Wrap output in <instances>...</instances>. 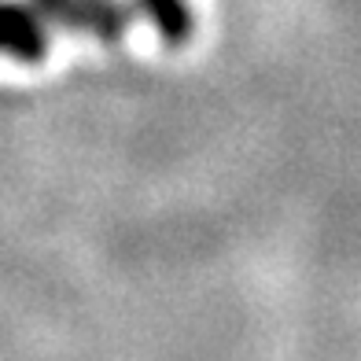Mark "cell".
<instances>
[{
    "label": "cell",
    "instance_id": "7a4b0ae2",
    "mask_svg": "<svg viewBox=\"0 0 361 361\" xmlns=\"http://www.w3.org/2000/svg\"><path fill=\"white\" fill-rule=\"evenodd\" d=\"M144 11H147V19L155 23V30L162 34V41H170V44L188 41L192 15L185 8V0H144Z\"/></svg>",
    "mask_w": 361,
    "mask_h": 361
},
{
    "label": "cell",
    "instance_id": "3957f363",
    "mask_svg": "<svg viewBox=\"0 0 361 361\" xmlns=\"http://www.w3.org/2000/svg\"><path fill=\"white\" fill-rule=\"evenodd\" d=\"M30 4H34L41 15H52V19H59V15L67 11V4H71V0H30Z\"/></svg>",
    "mask_w": 361,
    "mask_h": 361
},
{
    "label": "cell",
    "instance_id": "6da1fadb",
    "mask_svg": "<svg viewBox=\"0 0 361 361\" xmlns=\"http://www.w3.org/2000/svg\"><path fill=\"white\" fill-rule=\"evenodd\" d=\"M44 48V15L34 4H0V52L37 63Z\"/></svg>",
    "mask_w": 361,
    "mask_h": 361
}]
</instances>
